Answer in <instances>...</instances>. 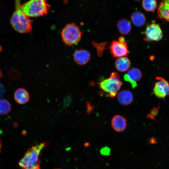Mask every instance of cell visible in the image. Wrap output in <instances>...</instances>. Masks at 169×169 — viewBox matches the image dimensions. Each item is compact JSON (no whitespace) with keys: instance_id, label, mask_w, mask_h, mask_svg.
Masks as SVG:
<instances>
[{"instance_id":"7a4b0ae2","label":"cell","mask_w":169,"mask_h":169,"mask_svg":"<svg viewBox=\"0 0 169 169\" xmlns=\"http://www.w3.org/2000/svg\"><path fill=\"white\" fill-rule=\"evenodd\" d=\"M15 10L10 19L11 24L13 28L21 33L30 32L32 30V21L30 17L25 14L21 9L20 1L15 2Z\"/></svg>"},{"instance_id":"44dd1931","label":"cell","mask_w":169,"mask_h":169,"mask_svg":"<svg viewBox=\"0 0 169 169\" xmlns=\"http://www.w3.org/2000/svg\"><path fill=\"white\" fill-rule=\"evenodd\" d=\"M110 152V148L107 146H105L101 148L100 150V152L103 155H108Z\"/></svg>"},{"instance_id":"d6986e66","label":"cell","mask_w":169,"mask_h":169,"mask_svg":"<svg viewBox=\"0 0 169 169\" xmlns=\"http://www.w3.org/2000/svg\"><path fill=\"white\" fill-rule=\"evenodd\" d=\"M11 107L10 102L5 99L0 100V115H5L11 110Z\"/></svg>"},{"instance_id":"d4e9b609","label":"cell","mask_w":169,"mask_h":169,"mask_svg":"<svg viewBox=\"0 0 169 169\" xmlns=\"http://www.w3.org/2000/svg\"></svg>"},{"instance_id":"5bb4252c","label":"cell","mask_w":169,"mask_h":169,"mask_svg":"<svg viewBox=\"0 0 169 169\" xmlns=\"http://www.w3.org/2000/svg\"><path fill=\"white\" fill-rule=\"evenodd\" d=\"M117 97L119 102L124 105L130 104L133 99L132 93L128 90H123L120 92L117 95Z\"/></svg>"},{"instance_id":"30bf717a","label":"cell","mask_w":169,"mask_h":169,"mask_svg":"<svg viewBox=\"0 0 169 169\" xmlns=\"http://www.w3.org/2000/svg\"><path fill=\"white\" fill-rule=\"evenodd\" d=\"M157 17L161 20L169 22V0L160 3L157 9Z\"/></svg>"},{"instance_id":"7c38bea8","label":"cell","mask_w":169,"mask_h":169,"mask_svg":"<svg viewBox=\"0 0 169 169\" xmlns=\"http://www.w3.org/2000/svg\"><path fill=\"white\" fill-rule=\"evenodd\" d=\"M111 125L114 130L117 132L124 131L126 126V120L122 116L117 115L111 120Z\"/></svg>"},{"instance_id":"8992f818","label":"cell","mask_w":169,"mask_h":169,"mask_svg":"<svg viewBox=\"0 0 169 169\" xmlns=\"http://www.w3.org/2000/svg\"><path fill=\"white\" fill-rule=\"evenodd\" d=\"M153 91L154 95L158 98L163 100L169 96V83L163 78L157 76Z\"/></svg>"},{"instance_id":"603a6c76","label":"cell","mask_w":169,"mask_h":169,"mask_svg":"<svg viewBox=\"0 0 169 169\" xmlns=\"http://www.w3.org/2000/svg\"><path fill=\"white\" fill-rule=\"evenodd\" d=\"M2 146V139H0V153L1 152V149Z\"/></svg>"},{"instance_id":"ffe728a7","label":"cell","mask_w":169,"mask_h":169,"mask_svg":"<svg viewBox=\"0 0 169 169\" xmlns=\"http://www.w3.org/2000/svg\"><path fill=\"white\" fill-rule=\"evenodd\" d=\"M159 109V105L157 107L153 108L151 110L150 113L147 115V118L156 120L155 118L158 114Z\"/></svg>"},{"instance_id":"8fae6325","label":"cell","mask_w":169,"mask_h":169,"mask_svg":"<svg viewBox=\"0 0 169 169\" xmlns=\"http://www.w3.org/2000/svg\"><path fill=\"white\" fill-rule=\"evenodd\" d=\"M90 58V53L85 49H80L75 52L74 59L76 63L79 65H84L87 63Z\"/></svg>"},{"instance_id":"e0dca14e","label":"cell","mask_w":169,"mask_h":169,"mask_svg":"<svg viewBox=\"0 0 169 169\" xmlns=\"http://www.w3.org/2000/svg\"><path fill=\"white\" fill-rule=\"evenodd\" d=\"M117 27L120 32L123 35L128 34L131 28L130 22L125 19L119 20L117 22Z\"/></svg>"},{"instance_id":"52a82bcc","label":"cell","mask_w":169,"mask_h":169,"mask_svg":"<svg viewBox=\"0 0 169 169\" xmlns=\"http://www.w3.org/2000/svg\"><path fill=\"white\" fill-rule=\"evenodd\" d=\"M110 53L115 58H120L127 55L130 53L128 49L127 41L121 42L113 41L109 46Z\"/></svg>"},{"instance_id":"cb8c5ba5","label":"cell","mask_w":169,"mask_h":169,"mask_svg":"<svg viewBox=\"0 0 169 169\" xmlns=\"http://www.w3.org/2000/svg\"><path fill=\"white\" fill-rule=\"evenodd\" d=\"M2 75V73L1 70L0 69V78H1Z\"/></svg>"},{"instance_id":"6da1fadb","label":"cell","mask_w":169,"mask_h":169,"mask_svg":"<svg viewBox=\"0 0 169 169\" xmlns=\"http://www.w3.org/2000/svg\"><path fill=\"white\" fill-rule=\"evenodd\" d=\"M46 145L42 142L29 148L19 162L21 169H41L40 156L41 151Z\"/></svg>"},{"instance_id":"3957f363","label":"cell","mask_w":169,"mask_h":169,"mask_svg":"<svg viewBox=\"0 0 169 169\" xmlns=\"http://www.w3.org/2000/svg\"><path fill=\"white\" fill-rule=\"evenodd\" d=\"M50 7L45 0H32L21 5V9L28 16L35 17L47 14Z\"/></svg>"},{"instance_id":"277c9868","label":"cell","mask_w":169,"mask_h":169,"mask_svg":"<svg viewBox=\"0 0 169 169\" xmlns=\"http://www.w3.org/2000/svg\"><path fill=\"white\" fill-rule=\"evenodd\" d=\"M97 83L102 90L106 93L110 98H113L120 90L122 82L119 74L114 72L111 74L109 78Z\"/></svg>"},{"instance_id":"ba28073f","label":"cell","mask_w":169,"mask_h":169,"mask_svg":"<svg viewBox=\"0 0 169 169\" xmlns=\"http://www.w3.org/2000/svg\"><path fill=\"white\" fill-rule=\"evenodd\" d=\"M146 41H158L161 39L162 32L159 24L155 23L150 25L146 28L145 32Z\"/></svg>"},{"instance_id":"9c48e42d","label":"cell","mask_w":169,"mask_h":169,"mask_svg":"<svg viewBox=\"0 0 169 169\" xmlns=\"http://www.w3.org/2000/svg\"><path fill=\"white\" fill-rule=\"evenodd\" d=\"M142 74L140 70L136 68H133L129 70L125 74L124 78L125 80L130 83L132 88H136L137 82L141 79Z\"/></svg>"},{"instance_id":"2e32d148","label":"cell","mask_w":169,"mask_h":169,"mask_svg":"<svg viewBox=\"0 0 169 169\" xmlns=\"http://www.w3.org/2000/svg\"><path fill=\"white\" fill-rule=\"evenodd\" d=\"M131 19L133 23L138 27L143 26L146 21L145 15L140 11H136L133 13L131 16Z\"/></svg>"},{"instance_id":"7402d4cb","label":"cell","mask_w":169,"mask_h":169,"mask_svg":"<svg viewBox=\"0 0 169 169\" xmlns=\"http://www.w3.org/2000/svg\"><path fill=\"white\" fill-rule=\"evenodd\" d=\"M118 41L121 42H125L124 38L122 36H120L118 38Z\"/></svg>"},{"instance_id":"9a60e30c","label":"cell","mask_w":169,"mask_h":169,"mask_svg":"<svg viewBox=\"0 0 169 169\" xmlns=\"http://www.w3.org/2000/svg\"><path fill=\"white\" fill-rule=\"evenodd\" d=\"M131 65V62L129 59L126 57L118 58L115 62V67L117 70L121 72L127 70Z\"/></svg>"},{"instance_id":"4fadbf2b","label":"cell","mask_w":169,"mask_h":169,"mask_svg":"<svg viewBox=\"0 0 169 169\" xmlns=\"http://www.w3.org/2000/svg\"><path fill=\"white\" fill-rule=\"evenodd\" d=\"M14 97L15 101L21 105L27 103L29 99V95L28 92L25 89L19 88L15 91Z\"/></svg>"},{"instance_id":"5b68a950","label":"cell","mask_w":169,"mask_h":169,"mask_svg":"<svg viewBox=\"0 0 169 169\" xmlns=\"http://www.w3.org/2000/svg\"><path fill=\"white\" fill-rule=\"evenodd\" d=\"M82 33L79 27L73 23L68 24L65 26L61 32V36L65 44L71 45L79 41Z\"/></svg>"},{"instance_id":"ac0fdd59","label":"cell","mask_w":169,"mask_h":169,"mask_svg":"<svg viewBox=\"0 0 169 169\" xmlns=\"http://www.w3.org/2000/svg\"><path fill=\"white\" fill-rule=\"evenodd\" d=\"M157 3L155 0H144L142 5L144 9L148 12H154L156 8Z\"/></svg>"}]
</instances>
